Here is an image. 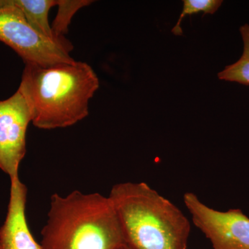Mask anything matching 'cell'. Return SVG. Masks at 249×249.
Segmentation results:
<instances>
[{
  "instance_id": "7",
  "label": "cell",
  "mask_w": 249,
  "mask_h": 249,
  "mask_svg": "<svg viewBox=\"0 0 249 249\" xmlns=\"http://www.w3.org/2000/svg\"><path fill=\"white\" fill-rule=\"evenodd\" d=\"M27 188L19 177L11 179L7 214L0 228V249H43L31 235L27 218Z\"/></svg>"
},
{
  "instance_id": "9",
  "label": "cell",
  "mask_w": 249,
  "mask_h": 249,
  "mask_svg": "<svg viewBox=\"0 0 249 249\" xmlns=\"http://www.w3.org/2000/svg\"><path fill=\"white\" fill-rule=\"evenodd\" d=\"M243 40V52L240 59L231 65H227L217 74L219 80L235 82L249 86V25L246 24L240 29Z\"/></svg>"
},
{
  "instance_id": "4",
  "label": "cell",
  "mask_w": 249,
  "mask_h": 249,
  "mask_svg": "<svg viewBox=\"0 0 249 249\" xmlns=\"http://www.w3.org/2000/svg\"><path fill=\"white\" fill-rule=\"evenodd\" d=\"M0 41L14 49L24 63L49 65L73 61L72 49L41 35L7 0H0Z\"/></svg>"
},
{
  "instance_id": "8",
  "label": "cell",
  "mask_w": 249,
  "mask_h": 249,
  "mask_svg": "<svg viewBox=\"0 0 249 249\" xmlns=\"http://www.w3.org/2000/svg\"><path fill=\"white\" fill-rule=\"evenodd\" d=\"M7 1L20 10L29 24L41 35L73 49L70 42H63L56 39L49 24V11L57 6L58 0H7Z\"/></svg>"
},
{
  "instance_id": "10",
  "label": "cell",
  "mask_w": 249,
  "mask_h": 249,
  "mask_svg": "<svg viewBox=\"0 0 249 249\" xmlns=\"http://www.w3.org/2000/svg\"><path fill=\"white\" fill-rule=\"evenodd\" d=\"M93 2L89 0H58V13L52 23V31L58 40L70 42L65 37L73 16L82 8Z\"/></svg>"
},
{
  "instance_id": "3",
  "label": "cell",
  "mask_w": 249,
  "mask_h": 249,
  "mask_svg": "<svg viewBox=\"0 0 249 249\" xmlns=\"http://www.w3.org/2000/svg\"><path fill=\"white\" fill-rule=\"evenodd\" d=\"M127 247L187 249L191 222L178 206L145 182H124L109 195Z\"/></svg>"
},
{
  "instance_id": "11",
  "label": "cell",
  "mask_w": 249,
  "mask_h": 249,
  "mask_svg": "<svg viewBox=\"0 0 249 249\" xmlns=\"http://www.w3.org/2000/svg\"><path fill=\"white\" fill-rule=\"evenodd\" d=\"M182 12L180 15L178 23L172 29V33L175 36L183 35L181 23L186 16L204 13L203 16L206 14H214L222 6V0H183Z\"/></svg>"
},
{
  "instance_id": "6",
  "label": "cell",
  "mask_w": 249,
  "mask_h": 249,
  "mask_svg": "<svg viewBox=\"0 0 249 249\" xmlns=\"http://www.w3.org/2000/svg\"><path fill=\"white\" fill-rule=\"evenodd\" d=\"M31 122L30 107L19 90L0 101V169L11 179L19 177V165L27 152L26 137Z\"/></svg>"
},
{
  "instance_id": "12",
  "label": "cell",
  "mask_w": 249,
  "mask_h": 249,
  "mask_svg": "<svg viewBox=\"0 0 249 249\" xmlns=\"http://www.w3.org/2000/svg\"><path fill=\"white\" fill-rule=\"evenodd\" d=\"M124 249H132L130 248V247H126Z\"/></svg>"
},
{
  "instance_id": "1",
  "label": "cell",
  "mask_w": 249,
  "mask_h": 249,
  "mask_svg": "<svg viewBox=\"0 0 249 249\" xmlns=\"http://www.w3.org/2000/svg\"><path fill=\"white\" fill-rule=\"evenodd\" d=\"M99 79L86 62L25 64L18 90L30 107L37 128L70 127L89 115V103Z\"/></svg>"
},
{
  "instance_id": "5",
  "label": "cell",
  "mask_w": 249,
  "mask_h": 249,
  "mask_svg": "<svg viewBox=\"0 0 249 249\" xmlns=\"http://www.w3.org/2000/svg\"><path fill=\"white\" fill-rule=\"evenodd\" d=\"M183 199L192 222L213 249H249V217L240 209L218 211L191 192L185 193Z\"/></svg>"
},
{
  "instance_id": "2",
  "label": "cell",
  "mask_w": 249,
  "mask_h": 249,
  "mask_svg": "<svg viewBox=\"0 0 249 249\" xmlns=\"http://www.w3.org/2000/svg\"><path fill=\"white\" fill-rule=\"evenodd\" d=\"M43 249H124L127 247L109 196L75 191L51 197L41 231Z\"/></svg>"
}]
</instances>
